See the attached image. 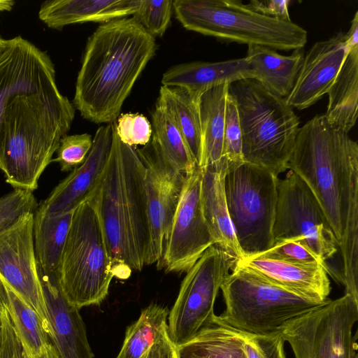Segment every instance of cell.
<instances>
[{
	"instance_id": "6da1fadb",
	"label": "cell",
	"mask_w": 358,
	"mask_h": 358,
	"mask_svg": "<svg viewBox=\"0 0 358 358\" xmlns=\"http://www.w3.org/2000/svg\"><path fill=\"white\" fill-rule=\"evenodd\" d=\"M287 169L308 187L341 250L345 294L358 299V144L324 115L299 127Z\"/></svg>"
},
{
	"instance_id": "7a4b0ae2",
	"label": "cell",
	"mask_w": 358,
	"mask_h": 358,
	"mask_svg": "<svg viewBox=\"0 0 358 358\" xmlns=\"http://www.w3.org/2000/svg\"><path fill=\"white\" fill-rule=\"evenodd\" d=\"M155 37L134 17L101 24L88 38L76 83L73 106L94 123H112L155 55Z\"/></svg>"
},
{
	"instance_id": "3957f363",
	"label": "cell",
	"mask_w": 358,
	"mask_h": 358,
	"mask_svg": "<svg viewBox=\"0 0 358 358\" xmlns=\"http://www.w3.org/2000/svg\"><path fill=\"white\" fill-rule=\"evenodd\" d=\"M115 124L108 162L87 199L98 215L114 275L126 279L147 265L150 237L145 169L135 148L120 141Z\"/></svg>"
},
{
	"instance_id": "277c9868",
	"label": "cell",
	"mask_w": 358,
	"mask_h": 358,
	"mask_svg": "<svg viewBox=\"0 0 358 358\" xmlns=\"http://www.w3.org/2000/svg\"><path fill=\"white\" fill-rule=\"evenodd\" d=\"M75 107L59 89L18 96L7 106L1 129L2 169L14 189L34 192L70 130Z\"/></svg>"
},
{
	"instance_id": "5b68a950",
	"label": "cell",
	"mask_w": 358,
	"mask_h": 358,
	"mask_svg": "<svg viewBox=\"0 0 358 358\" xmlns=\"http://www.w3.org/2000/svg\"><path fill=\"white\" fill-rule=\"evenodd\" d=\"M242 134L244 162L264 167L275 176L287 170L299 129V120L285 101L256 79L228 84Z\"/></svg>"
},
{
	"instance_id": "8992f818",
	"label": "cell",
	"mask_w": 358,
	"mask_h": 358,
	"mask_svg": "<svg viewBox=\"0 0 358 358\" xmlns=\"http://www.w3.org/2000/svg\"><path fill=\"white\" fill-rule=\"evenodd\" d=\"M173 10L186 29L228 42L288 51L304 48L308 39L298 24L257 13L241 1L175 0Z\"/></svg>"
},
{
	"instance_id": "52a82bcc",
	"label": "cell",
	"mask_w": 358,
	"mask_h": 358,
	"mask_svg": "<svg viewBox=\"0 0 358 358\" xmlns=\"http://www.w3.org/2000/svg\"><path fill=\"white\" fill-rule=\"evenodd\" d=\"M61 290L75 308L101 303L115 276L98 215L87 199L74 210L57 271Z\"/></svg>"
},
{
	"instance_id": "ba28073f",
	"label": "cell",
	"mask_w": 358,
	"mask_h": 358,
	"mask_svg": "<svg viewBox=\"0 0 358 358\" xmlns=\"http://www.w3.org/2000/svg\"><path fill=\"white\" fill-rule=\"evenodd\" d=\"M231 271L220 287L225 310L217 317L243 333L264 335L280 331L288 322L329 300L306 299L236 263Z\"/></svg>"
},
{
	"instance_id": "9c48e42d",
	"label": "cell",
	"mask_w": 358,
	"mask_h": 358,
	"mask_svg": "<svg viewBox=\"0 0 358 358\" xmlns=\"http://www.w3.org/2000/svg\"><path fill=\"white\" fill-rule=\"evenodd\" d=\"M278 179L264 167L246 162L228 167L226 201L244 256L262 253L273 245Z\"/></svg>"
},
{
	"instance_id": "30bf717a",
	"label": "cell",
	"mask_w": 358,
	"mask_h": 358,
	"mask_svg": "<svg viewBox=\"0 0 358 358\" xmlns=\"http://www.w3.org/2000/svg\"><path fill=\"white\" fill-rule=\"evenodd\" d=\"M358 299H329L285 324L280 332L294 358H358Z\"/></svg>"
},
{
	"instance_id": "8fae6325",
	"label": "cell",
	"mask_w": 358,
	"mask_h": 358,
	"mask_svg": "<svg viewBox=\"0 0 358 358\" xmlns=\"http://www.w3.org/2000/svg\"><path fill=\"white\" fill-rule=\"evenodd\" d=\"M236 262L230 254L214 244L186 272L168 316V334L177 347L192 338L213 318L215 299Z\"/></svg>"
},
{
	"instance_id": "7c38bea8",
	"label": "cell",
	"mask_w": 358,
	"mask_h": 358,
	"mask_svg": "<svg viewBox=\"0 0 358 358\" xmlns=\"http://www.w3.org/2000/svg\"><path fill=\"white\" fill-rule=\"evenodd\" d=\"M294 238L326 264L338 243L321 208L306 183L289 170L278 179L273 243Z\"/></svg>"
},
{
	"instance_id": "4fadbf2b",
	"label": "cell",
	"mask_w": 358,
	"mask_h": 358,
	"mask_svg": "<svg viewBox=\"0 0 358 358\" xmlns=\"http://www.w3.org/2000/svg\"><path fill=\"white\" fill-rule=\"evenodd\" d=\"M145 169V188L150 228L147 265L159 263L183 189L185 175L171 163L156 141L135 148Z\"/></svg>"
},
{
	"instance_id": "5bb4252c",
	"label": "cell",
	"mask_w": 358,
	"mask_h": 358,
	"mask_svg": "<svg viewBox=\"0 0 358 358\" xmlns=\"http://www.w3.org/2000/svg\"><path fill=\"white\" fill-rule=\"evenodd\" d=\"M202 170L196 166L185 175L180 199L171 225L158 268L187 272L215 242L203 215L201 204Z\"/></svg>"
},
{
	"instance_id": "9a60e30c",
	"label": "cell",
	"mask_w": 358,
	"mask_h": 358,
	"mask_svg": "<svg viewBox=\"0 0 358 358\" xmlns=\"http://www.w3.org/2000/svg\"><path fill=\"white\" fill-rule=\"evenodd\" d=\"M33 225L34 213H27L0 232V278L36 310L48 333L50 325L35 255Z\"/></svg>"
},
{
	"instance_id": "2e32d148",
	"label": "cell",
	"mask_w": 358,
	"mask_h": 358,
	"mask_svg": "<svg viewBox=\"0 0 358 358\" xmlns=\"http://www.w3.org/2000/svg\"><path fill=\"white\" fill-rule=\"evenodd\" d=\"M57 90L55 66L48 53L21 36L8 39L5 50L0 54L1 170V129L8 103L18 96Z\"/></svg>"
},
{
	"instance_id": "e0dca14e",
	"label": "cell",
	"mask_w": 358,
	"mask_h": 358,
	"mask_svg": "<svg viewBox=\"0 0 358 358\" xmlns=\"http://www.w3.org/2000/svg\"><path fill=\"white\" fill-rule=\"evenodd\" d=\"M345 33L315 43L304 55L295 84L285 98L292 108H307L327 94L348 53Z\"/></svg>"
},
{
	"instance_id": "ac0fdd59",
	"label": "cell",
	"mask_w": 358,
	"mask_h": 358,
	"mask_svg": "<svg viewBox=\"0 0 358 358\" xmlns=\"http://www.w3.org/2000/svg\"><path fill=\"white\" fill-rule=\"evenodd\" d=\"M112 141L113 122L99 127L85 161L73 169L49 196L40 202L38 207L48 215H56L73 210L85 201L104 171Z\"/></svg>"
},
{
	"instance_id": "d6986e66",
	"label": "cell",
	"mask_w": 358,
	"mask_h": 358,
	"mask_svg": "<svg viewBox=\"0 0 358 358\" xmlns=\"http://www.w3.org/2000/svg\"><path fill=\"white\" fill-rule=\"evenodd\" d=\"M38 270L48 311V335L58 358H94L79 309L65 298L57 275Z\"/></svg>"
},
{
	"instance_id": "ffe728a7",
	"label": "cell",
	"mask_w": 358,
	"mask_h": 358,
	"mask_svg": "<svg viewBox=\"0 0 358 358\" xmlns=\"http://www.w3.org/2000/svg\"><path fill=\"white\" fill-rule=\"evenodd\" d=\"M236 264L306 299L317 302L329 299L331 271L327 265L293 263L259 255L244 256Z\"/></svg>"
},
{
	"instance_id": "44dd1931",
	"label": "cell",
	"mask_w": 358,
	"mask_h": 358,
	"mask_svg": "<svg viewBox=\"0 0 358 358\" xmlns=\"http://www.w3.org/2000/svg\"><path fill=\"white\" fill-rule=\"evenodd\" d=\"M228 162L202 170L201 204L210 234L215 242L236 261L244 255L239 246L229 217L224 190Z\"/></svg>"
},
{
	"instance_id": "7402d4cb",
	"label": "cell",
	"mask_w": 358,
	"mask_h": 358,
	"mask_svg": "<svg viewBox=\"0 0 358 358\" xmlns=\"http://www.w3.org/2000/svg\"><path fill=\"white\" fill-rule=\"evenodd\" d=\"M141 0H53L41 5L38 17L49 28L94 22L104 23L133 15Z\"/></svg>"
},
{
	"instance_id": "603a6c76",
	"label": "cell",
	"mask_w": 358,
	"mask_h": 358,
	"mask_svg": "<svg viewBox=\"0 0 358 358\" xmlns=\"http://www.w3.org/2000/svg\"><path fill=\"white\" fill-rule=\"evenodd\" d=\"M255 75L245 57L222 62H192L175 65L163 74L162 84L178 87L200 95L223 84L246 79Z\"/></svg>"
},
{
	"instance_id": "cb8c5ba5",
	"label": "cell",
	"mask_w": 358,
	"mask_h": 358,
	"mask_svg": "<svg viewBox=\"0 0 358 358\" xmlns=\"http://www.w3.org/2000/svg\"><path fill=\"white\" fill-rule=\"evenodd\" d=\"M304 55L303 48L293 50L290 55L285 56L267 47L248 45L245 57L255 79L274 94L285 99L295 84Z\"/></svg>"
},
{
	"instance_id": "d4e9b609",
	"label": "cell",
	"mask_w": 358,
	"mask_h": 358,
	"mask_svg": "<svg viewBox=\"0 0 358 358\" xmlns=\"http://www.w3.org/2000/svg\"><path fill=\"white\" fill-rule=\"evenodd\" d=\"M228 84L210 88L199 97L202 136V157L199 167L204 169L227 161L224 156L225 106Z\"/></svg>"
},
{
	"instance_id": "484cf974",
	"label": "cell",
	"mask_w": 358,
	"mask_h": 358,
	"mask_svg": "<svg viewBox=\"0 0 358 358\" xmlns=\"http://www.w3.org/2000/svg\"><path fill=\"white\" fill-rule=\"evenodd\" d=\"M327 94L324 116L331 124L349 132L357 119L358 46L348 49Z\"/></svg>"
},
{
	"instance_id": "4316f807",
	"label": "cell",
	"mask_w": 358,
	"mask_h": 358,
	"mask_svg": "<svg viewBox=\"0 0 358 358\" xmlns=\"http://www.w3.org/2000/svg\"><path fill=\"white\" fill-rule=\"evenodd\" d=\"M199 96L182 87L162 85L156 102L176 123L199 167L202 157Z\"/></svg>"
},
{
	"instance_id": "83f0119b",
	"label": "cell",
	"mask_w": 358,
	"mask_h": 358,
	"mask_svg": "<svg viewBox=\"0 0 358 358\" xmlns=\"http://www.w3.org/2000/svg\"><path fill=\"white\" fill-rule=\"evenodd\" d=\"M177 348L179 358H247L241 333L216 315Z\"/></svg>"
},
{
	"instance_id": "f1b7e54d",
	"label": "cell",
	"mask_w": 358,
	"mask_h": 358,
	"mask_svg": "<svg viewBox=\"0 0 358 358\" xmlns=\"http://www.w3.org/2000/svg\"><path fill=\"white\" fill-rule=\"evenodd\" d=\"M74 210L50 215L38 207L34 214V245L38 267L57 275Z\"/></svg>"
},
{
	"instance_id": "f546056e",
	"label": "cell",
	"mask_w": 358,
	"mask_h": 358,
	"mask_svg": "<svg viewBox=\"0 0 358 358\" xmlns=\"http://www.w3.org/2000/svg\"><path fill=\"white\" fill-rule=\"evenodd\" d=\"M1 280L3 299L24 352L31 355L40 353L51 345L41 317L29 304Z\"/></svg>"
},
{
	"instance_id": "4dcf8cb0",
	"label": "cell",
	"mask_w": 358,
	"mask_h": 358,
	"mask_svg": "<svg viewBox=\"0 0 358 358\" xmlns=\"http://www.w3.org/2000/svg\"><path fill=\"white\" fill-rule=\"evenodd\" d=\"M167 308L152 303L142 310L138 319L125 333L116 358H141L157 339L168 330Z\"/></svg>"
},
{
	"instance_id": "1f68e13d",
	"label": "cell",
	"mask_w": 358,
	"mask_h": 358,
	"mask_svg": "<svg viewBox=\"0 0 358 358\" xmlns=\"http://www.w3.org/2000/svg\"><path fill=\"white\" fill-rule=\"evenodd\" d=\"M152 138L162 152L181 173H192L197 166L174 121L157 103L152 113Z\"/></svg>"
},
{
	"instance_id": "d6a6232c",
	"label": "cell",
	"mask_w": 358,
	"mask_h": 358,
	"mask_svg": "<svg viewBox=\"0 0 358 358\" xmlns=\"http://www.w3.org/2000/svg\"><path fill=\"white\" fill-rule=\"evenodd\" d=\"M38 203L33 192L15 188L0 198V232L16 223L24 215L34 213Z\"/></svg>"
},
{
	"instance_id": "836d02e7",
	"label": "cell",
	"mask_w": 358,
	"mask_h": 358,
	"mask_svg": "<svg viewBox=\"0 0 358 358\" xmlns=\"http://www.w3.org/2000/svg\"><path fill=\"white\" fill-rule=\"evenodd\" d=\"M172 10V0H141L138 9L132 17L151 36H162L169 26Z\"/></svg>"
},
{
	"instance_id": "e575fe53",
	"label": "cell",
	"mask_w": 358,
	"mask_h": 358,
	"mask_svg": "<svg viewBox=\"0 0 358 358\" xmlns=\"http://www.w3.org/2000/svg\"><path fill=\"white\" fill-rule=\"evenodd\" d=\"M92 145L89 134L65 135L57 150V157L52 162L59 164L62 171L66 172L79 166L85 159Z\"/></svg>"
},
{
	"instance_id": "d590c367",
	"label": "cell",
	"mask_w": 358,
	"mask_h": 358,
	"mask_svg": "<svg viewBox=\"0 0 358 358\" xmlns=\"http://www.w3.org/2000/svg\"><path fill=\"white\" fill-rule=\"evenodd\" d=\"M224 156L229 166L244 162L242 153V134L236 103L227 94L225 106Z\"/></svg>"
},
{
	"instance_id": "8d00e7d4",
	"label": "cell",
	"mask_w": 358,
	"mask_h": 358,
	"mask_svg": "<svg viewBox=\"0 0 358 358\" xmlns=\"http://www.w3.org/2000/svg\"><path fill=\"white\" fill-rule=\"evenodd\" d=\"M115 131L122 142L131 146L145 145L152 136V128L148 118L140 113H122L115 121Z\"/></svg>"
},
{
	"instance_id": "74e56055",
	"label": "cell",
	"mask_w": 358,
	"mask_h": 358,
	"mask_svg": "<svg viewBox=\"0 0 358 358\" xmlns=\"http://www.w3.org/2000/svg\"><path fill=\"white\" fill-rule=\"evenodd\" d=\"M241 333L247 358H287L280 331L264 335Z\"/></svg>"
},
{
	"instance_id": "f35d334b",
	"label": "cell",
	"mask_w": 358,
	"mask_h": 358,
	"mask_svg": "<svg viewBox=\"0 0 358 358\" xmlns=\"http://www.w3.org/2000/svg\"><path fill=\"white\" fill-rule=\"evenodd\" d=\"M257 255L293 263L327 265L317 255L294 238L274 241L268 250Z\"/></svg>"
},
{
	"instance_id": "ab89813d",
	"label": "cell",
	"mask_w": 358,
	"mask_h": 358,
	"mask_svg": "<svg viewBox=\"0 0 358 358\" xmlns=\"http://www.w3.org/2000/svg\"><path fill=\"white\" fill-rule=\"evenodd\" d=\"M2 291L3 288L0 298V358H24L23 348L3 301Z\"/></svg>"
},
{
	"instance_id": "60d3db41",
	"label": "cell",
	"mask_w": 358,
	"mask_h": 358,
	"mask_svg": "<svg viewBox=\"0 0 358 358\" xmlns=\"http://www.w3.org/2000/svg\"><path fill=\"white\" fill-rule=\"evenodd\" d=\"M289 0H252L246 6L257 13L282 21H291L288 6Z\"/></svg>"
},
{
	"instance_id": "b9f144b4",
	"label": "cell",
	"mask_w": 358,
	"mask_h": 358,
	"mask_svg": "<svg viewBox=\"0 0 358 358\" xmlns=\"http://www.w3.org/2000/svg\"><path fill=\"white\" fill-rule=\"evenodd\" d=\"M141 358H179L177 346L169 338L168 330L157 339Z\"/></svg>"
},
{
	"instance_id": "7bdbcfd3",
	"label": "cell",
	"mask_w": 358,
	"mask_h": 358,
	"mask_svg": "<svg viewBox=\"0 0 358 358\" xmlns=\"http://www.w3.org/2000/svg\"><path fill=\"white\" fill-rule=\"evenodd\" d=\"M346 45L349 48L358 46V12L356 11L351 21L350 27L347 33H345Z\"/></svg>"
},
{
	"instance_id": "ee69618b",
	"label": "cell",
	"mask_w": 358,
	"mask_h": 358,
	"mask_svg": "<svg viewBox=\"0 0 358 358\" xmlns=\"http://www.w3.org/2000/svg\"><path fill=\"white\" fill-rule=\"evenodd\" d=\"M24 358H58L52 344L37 355H31L24 352Z\"/></svg>"
},
{
	"instance_id": "f6af8a7d",
	"label": "cell",
	"mask_w": 358,
	"mask_h": 358,
	"mask_svg": "<svg viewBox=\"0 0 358 358\" xmlns=\"http://www.w3.org/2000/svg\"><path fill=\"white\" fill-rule=\"evenodd\" d=\"M13 0H0V11H10L15 5Z\"/></svg>"
},
{
	"instance_id": "bcb514c9",
	"label": "cell",
	"mask_w": 358,
	"mask_h": 358,
	"mask_svg": "<svg viewBox=\"0 0 358 358\" xmlns=\"http://www.w3.org/2000/svg\"><path fill=\"white\" fill-rule=\"evenodd\" d=\"M8 39H4L0 36V54L5 50L7 45Z\"/></svg>"
},
{
	"instance_id": "7dc6e473",
	"label": "cell",
	"mask_w": 358,
	"mask_h": 358,
	"mask_svg": "<svg viewBox=\"0 0 358 358\" xmlns=\"http://www.w3.org/2000/svg\"><path fill=\"white\" fill-rule=\"evenodd\" d=\"M1 290H2V282H1V280L0 279V298H1Z\"/></svg>"
}]
</instances>
